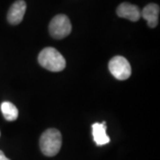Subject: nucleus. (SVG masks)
Returning a JSON list of instances; mask_svg holds the SVG:
<instances>
[{
    "instance_id": "obj_7",
    "label": "nucleus",
    "mask_w": 160,
    "mask_h": 160,
    "mask_svg": "<svg viewBox=\"0 0 160 160\" xmlns=\"http://www.w3.org/2000/svg\"><path fill=\"white\" fill-rule=\"evenodd\" d=\"M160 8L157 4L147 5L141 11V17L142 16L144 20L147 21L149 28H155L158 24V16H159Z\"/></svg>"
},
{
    "instance_id": "obj_1",
    "label": "nucleus",
    "mask_w": 160,
    "mask_h": 160,
    "mask_svg": "<svg viewBox=\"0 0 160 160\" xmlns=\"http://www.w3.org/2000/svg\"><path fill=\"white\" fill-rule=\"evenodd\" d=\"M38 62L43 68L52 72L62 71L66 67V61L62 53L52 47H46L40 52Z\"/></svg>"
},
{
    "instance_id": "obj_10",
    "label": "nucleus",
    "mask_w": 160,
    "mask_h": 160,
    "mask_svg": "<svg viewBox=\"0 0 160 160\" xmlns=\"http://www.w3.org/2000/svg\"><path fill=\"white\" fill-rule=\"evenodd\" d=\"M0 160H10L9 158H7L5 154L3 153V151L2 150H0Z\"/></svg>"
},
{
    "instance_id": "obj_9",
    "label": "nucleus",
    "mask_w": 160,
    "mask_h": 160,
    "mask_svg": "<svg viewBox=\"0 0 160 160\" xmlns=\"http://www.w3.org/2000/svg\"><path fill=\"white\" fill-rule=\"evenodd\" d=\"M1 111L4 118L7 121H14L17 119L19 111L14 104L9 102H4L1 104Z\"/></svg>"
},
{
    "instance_id": "obj_6",
    "label": "nucleus",
    "mask_w": 160,
    "mask_h": 160,
    "mask_svg": "<svg viewBox=\"0 0 160 160\" xmlns=\"http://www.w3.org/2000/svg\"><path fill=\"white\" fill-rule=\"evenodd\" d=\"M117 14L119 17L127 19L131 22H137L141 18V10L137 6L125 2L118 6Z\"/></svg>"
},
{
    "instance_id": "obj_8",
    "label": "nucleus",
    "mask_w": 160,
    "mask_h": 160,
    "mask_svg": "<svg viewBox=\"0 0 160 160\" xmlns=\"http://www.w3.org/2000/svg\"><path fill=\"white\" fill-rule=\"evenodd\" d=\"M106 129H107V127H106L105 122H102V124L94 123L92 126V137L98 146L105 145V144L109 143L110 141V139L106 132Z\"/></svg>"
},
{
    "instance_id": "obj_4",
    "label": "nucleus",
    "mask_w": 160,
    "mask_h": 160,
    "mask_svg": "<svg viewBox=\"0 0 160 160\" xmlns=\"http://www.w3.org/2000/svg\"><path fill=\"white\" fill-rule=\"evenodd\" d=\"M109 69L110 73L118 80L128 79L132 74L131 65L123 56L112 58L109 62Z\"/></svg>"
},
{
    "instance_id": "obj_3",
    "label": "nucleus",
    "mask_w": 160,
    "mask_h": 160,
    "mask_svg": "<svg viewBox=\"0 0 160 160\" xmlns=\"http://www.w3.org/2000/svg\"><path fill=\"white\" fill-rule=\"evenodd\" d=\"M72 29L71 22L65 14H58L52 18L49 24V32L53 38L62 39L68 37Z\"/></svg>"
},
{
    "instance_id": "obj_5",
    "label": "nucleus",
    "mask_w": 160,
    "mask_h": 160,
    "mask_svg": "<svg viewBox=\"0 0 160 160\" xmlns=\"http://www.w3.org/2000/svg\"><path fill=\"white\" fill-rule=\"evenodd\" d=\"M27 5L23 0H17L15 1L10 7L9 11L7 12V21L12 25H17L22 22L23 20L25 12H26Z\"/></svg>"
},
{
    "instance_id": "obj_2",
    "label": "nucleus",
    "mask_w": 160,
    "mask_h": 160,
    "mask_svg": "<svg viewBox=\"0 0 160 160\" xmlns=\"http://www.w3.org/2000/svg\"><path fill=\"white\" fill-rule=\"evenodd\" d=\"M62 143V134L57 129L50 128L43 132L40 138V149L43 154L47 157L57 155Z\"/></svg>"
}]
</instances>
